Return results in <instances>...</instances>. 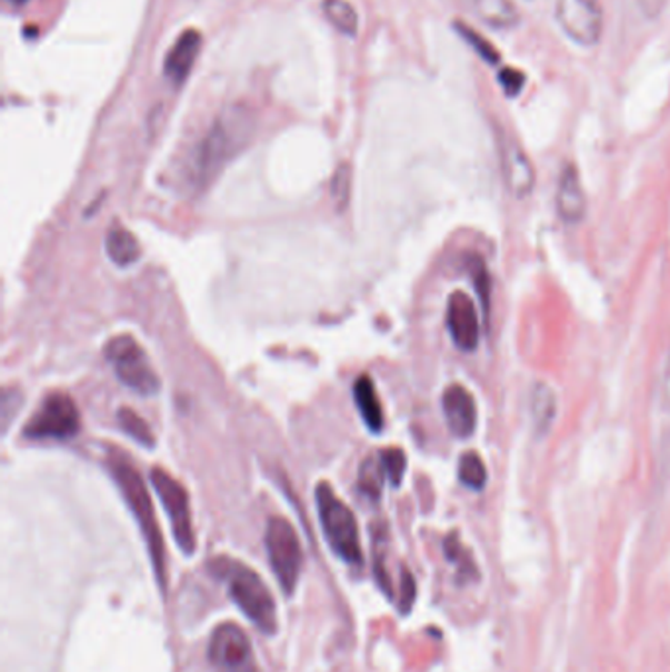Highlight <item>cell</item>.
<instances>
[{"instance_id":"cell-11","label":"cell","mask_w":670,"mask_h":672,"mask_svg":"<svg viewBox=\"0 0 670 672\" xmlns=\"http://www.w3.org/2000/svg\"><path fill=\"white\" fill-rule=\"evenodd\" d=\"M498 153H500L501 175L509 193L516 199H527L533 193L537 173L531 158L523 146L506 132L498 134Z\"/></svg>"},{"instance_id":"cell-17","label":"cell","mask_w":670,"mask_h":672,"mask_svg":"<svg viewBox=\"0 0 670 672\" xmlns=\"http://www.w3.org/2000/svg\"><path fill=\"white\" fill-rule=\"evenodd\" d=\"M472 10L492 30H513L521 24V10L513 0H472Z\"/></svg>"},{"instance_id":"cell-8","label":"cell","mask_w":670,"mask_h":672,"mask_svg":"<svg viewBox=\"0 0 670 672\" xmlns=\"http://www.w3.org/2000/svg\"><path fill=\"white\" fill-rule=\"evenodd\" d=\"M79 431V411L66 393H51L43 400L24 434L34 441H68Z\"/></svg>"},{"instance_id":"cell-20","label":"cell","mask_w":670,"mask_h":672,"mask_svg":"<svg viewBox=\"0 0 670 672\" xmlns=\"http://www.w3.org/2000/svg\"><path fill=\"white\" fill-rule=\"evenodd\" d=\"M323 12L340 34L354 38L358 34V12L347 0H323Z\"/></svg>"},{"instance_id":"cell-30","label":"cell","mask_w":670,"mask_h":672,"mask_svg":"<svg viewBox=\"0 0 670 672\" xmlns=\"http://www.w3.org/2000/svg\"><path fill=\"white\" fill-rule=\"evenodd\" d=\"M7 2H10V4H24L28 0H7Z\"/></svg>"},{"instance_id":"cell-24","label":"cell","mask_w":670,"mask_h":672,"mask_svg":"<svg viewBox=\"0 0 670 672\" xmlns=\"http://www.w3.org/2000/svg\"><path fill=\"white\" fill-rule=\"evenodd\" d=\"M380 464H382L383 472H386V477H388L391 484H401L406 469H408L406 452L401 451V449H396V447L386 449V451L380 452Z\"/></svg>"},{"instance_id":"cell-21","label":"cell","mask_w":670,"mask_h":672,"mask_svg":"<svg viewBox=\"0 0 670 672\" xmlns=\"http://www.w3.org/2000/svg\"><path fill=\"white\" fill-rule=\"evenodd\" d=\"M459 478L468 490H474V492L484 490L486 482H488V470H486L484 460L480 459V454L467 452L460 457Z\"/></svg>"},{"instance_id":"cell-9","label":"cell","mask_w":670,"mask_h":672,"mask_svg":"<svg viewBox=\"0 0 670 672\" xmlns=\"http://www.w3.org/2000/svg\"><path fill=\"white\" fill-rule=\"evenodd\" d=\"M152 484L162 500L163 510L170 518L171 529H173V536L178 541L179 549L186 554L196 553V529L191 521L189 495H187L186 488L162 469L152 470Z\"/></svg>"},{"instance_id":"cell-2","label":"cell","mask_w":670,"mask_h":672,"mask_svg":"<svg viewBox=\"0 0 670 672\" xmlns=\"http://www.w3.org/2000/svg\"><path fill=\"white\" fill-rule=\"evenodd\" d=\"M211 569L219 579L227 580L230 596L248 620L266 635H273L280 625L278 608L270 588L263 584L260 574L248 569L247 564L229 559L212 561Z\"/></svg>"},{"instance_id":"cell-13","label":"cell","mask_w":670,"mask_h":672,"mask_svg":"<svg viewBox=\"0 0 670 672\" xmlns=\"http://www.w3.org/2000/svg\"><path fill=\"white\" fill-rule=\"evenodd\" d=\"M442 413L450 433L459 439L472 437L478 427V408L472 393L459 383L449 385L442 393Z\"/></svg>"},{"instance_id":"cell-27","label":"cell","mask_w":670,"mask_h":672,"mask_svg":"<svg viewBox=\"0 0 670 672\" xmlns=\"http://www.w3.org/2000/svg\"><path fill=\"white\" fill-rule=\"evenodd\" d=\"M667 4L669 0H636L637 10L646 20H657L667 9Z\"/></svg>"},{"instance_id":"cell-7","label":"cell","mask_w":670,"mask_h":672,"mask_svg":"<svg viewBox=\"0 0 670 672\" xmlns=\"http://www.w3.org/2000/svg\"><path fill=\"white\" fill-rule=\"evenodd\" d=\"M554 17L560 30L582 48L602 42L606 12L602 0H557Z\"/></svg>"},{"instance_id":"cell-16","label":"cell","mask_w":670,"mask_h":672,"mask_svg":"<svg viewBox=\"0 0 670 672\" xmlns=\"http://www.w3.org/2000/svg\"><path fill=\"white\" fill-rule=\"evenodd\" d=\"M559 415V398L547 382H534L529 392V421L537 437L551 431Z\"/></svg>"},{"instance_id":"cell-26","label":"cell","mask_w":670,"mask_h":672,"mask_svg":"<svg viewBox=\"0 0 670 672\" xmlns=\"http://www.w3.org/2000/svg\"><path fill=\"white\" fill-rule=\"evenodd\" d=\"M498 79H500L501 89L506 91L508 97H518L527 83L526 73L516 68L501 69L500 73H498Z\"/></svg>"},{"instance_id":"cell-18","label":"cell","mask_w":670,"mask_h":672,"mask_svg":"<svg viewBox=\"0 0 670 672\" xmlns=\"http://www.w3.org/2000/svg\"><path fill=\"white\" fill-rule=\"evenodd\" d=\"M354 401H357L358 411L364 419L366 427L372 433H380L383 429V409L378 400V393L373 390L370 375H360L354 383Z\"/></svg>"},{"instance_id":"cell-10","label":"cell","mask_w":670,"mask_h":672,"mask_svg":"<svg viewBox=\"0 0 670 672\" xmlns=\"http://www.w3.org/2000/svg\"><path fill=\"white\" fill-rule=\"evenodd\" d=\"M209 661L221 672H258L247 631L234 623H222L212 631Z\"/></svg>"},{"instance_id":"cell-1","label":"cell","mask_w":670,"mask_h":672,"mask_svg":"<svg viewBox=\"0 0 670 672\" xmlns=\"http://www.w3.org/2000/svg\"><path fill=\"white\" fill-rule=\"evenodd\" d=\"M252 130V114L242 107H230L219 114L193 158L191 179L197 188H207L221 173L222 168L248 144Z\"/></svg>"},{"instance_id":"cell-6","label":"cell","mask_w":670,"mask_h":672,"mask_svg":"<svg viewBox=\"0 0 670 672\" xmlns=\"http://www.w3.org/2000/svg\"><path fill=\"white\" fill-rule=\"evenodd\" d=\"M266 549L270 556L273 574L281 590L291 596L298 588L303 569V549L293 525L283 518H272L266 528Z\"/></svg>"},{"instance_id":"cell-5","label":"cell","mask_w":670,"mask_h":672,"mask_svg":"<svg viewBox=\"0 0 670 672\" xmlns=\"http://www.w3.org/2000/svg\"><path fill=\"white\" fill-rule=\"evenodd\" d=\"M104 358L120 382L138 395L160 392V378L153 372L144 350L130 334H119L104 347Z\"/></svg>"},{"instance_id":"cell-19","label":"cell","mask_w":670,"mask_h":672,"mask_svg":"<svg viewBox=\"0 0 670 672\" xmlns=\"http://www.w3.org/2000/svg\"><path fill=\"white\" fill-rule=\"evenodd\" d=\"M107 254L119 268L137 264L140 258V244L132 232L114 229L107 237Z\"/></svg>"},{"instance_id":"cell-25","label":"cell","mask_w":670,"mask_h":672,"mask_svg":"<svg viewBox=\"0 0 670 672\" xmlns=\"http://www.w3.org/2000/svg\"><path fill=\"white\" fill-rule=\"evenodd\" d=\"M457 30H459V34L467 40L472 48H474L476 53L486 61V63H492L496 66L498 61H500V53L493 50L492 43L484 40L482 36L476 34L474 30L467 24H457Z\"/></svg>"},{"instance_id":"cell-29","label":"cell","mask_w":670,"mask_h":672,"mask_svg":"<svg viewBox=\"0 0 670 672\" xmlns=\"http://www.w3.org/2000/svg\"><path fill=\"white\" fill-rule=\"evenodd\" d=\"M662 401H664V405L670 411V349L669 357H667V367H664V374H662Z\"/></svg>"},{"instance_id":"cell-12","label":"cell","mask_w":670,"mask_h":672,"mask_svg":"<svg viewBox=\"0 0 670 672\" xmlns=\"http://www.w3.org/2000/svg\"><path fill=\"white\" fill-rule=\"evenodd\" d=\"M447 327L452 342L464 352H472L480 344V317L474 301L462 291H454L447 307Z\"/></svg>"},{"instance_id":"cell-28","label":"cell","mask_w":670,"mask_h":672,"mask_svg":"<svg viewBox=\"0 0 670 672\" xmlns=\"http://www.w3.org/2000/svg\"><path fill=\"white\" fill-rule=\"evenodd\" d=\"M416 600V580L411 576V572L403 571V580H401V610L408 613Z\"/></svg>"},{"instance_id":"cell-4","label":"cell","mask_w":670,"mask_h":672,"mask_svg":"<svg viewBox=\"0 0 670 672\" xmlns=\"http://www.w3.org/2000/svg\"><path fill=\"white\" fill-rule=\"evenodd\" d=\"M319 520L323 528L324 539L340 561L360 566L362 564V546L358 535L357 518L347 503L334 494L331 485L321 482L314 490Z\"/></svg>"},{"instance_id":"cell-14","label":"cell","mask_w":670,"mask_h":672,"mask_svg":"<svg viewBox=\"0 0 670 672\" xmlns=\"http://www.w3.org/2000/svg\"><path fill=\"white\" fill-rule=\"evenodd\" d=\"M201 46H203V36L201 32H197L196 28L186 30L171 46V50L166 56V63H163V73L171 86L179 87L186 83L187 77L196 68Z\"/></svg>"},{"instance_id":"cell-3","label":"cell","mask_w":670,"mask_h":672,"mask_svg":"<svg viewBox=\"0 0 670 672\" xmlns=\"http://www.w3.org/2000/svg\"><path fill=\"white\" fill-rule=\"evenodd\" d=\"M111 470L112 477L119 484L120 492L124 495V500H127L130 510L140 523L142 533H144L146 545H148V551L152 556L158 584L162 586V590H166V546H163L162 533H160L158 521L153 515L152 500L148 495L144 482L127 460L112 459Z\"/></svg>"},{"instance_id":"cell-15","label":"cell","mask_w":670,"mask_h":672,"mask_svg":"<svg viewBox=\"0 0 670 672\" xmlns=\"http://www.w3.org/2000/svg\"><path fill=\"white\" fill-rule=\"evenodd\" d=\"M557 211L567 224H578L584 221L588 213V199L580 181L577 166L567 163L560 171L559 188H557Z\"/></svg>"},{"instance_id":"cell-22","label":"cell","mask_w":670,"mask_h":672,"mask_svg":"<svg viewBox=\"0 0 670 672\" xmlns=\"http://www.w3.org/2000/svg\"><path fill=\"white\" fill-rule=\"evenodd\" d=\"M119 423L120 427H122V431H124L128 437H132L138 444H142L146 449H152L153 444H156L152 429L146 423L144 419L138 418L132 409H120Z\"/></svg>"},{"instance_id":"cell-23","label":"cell","mask_w":670,"mask_h":672,"mask_svg":"<svg viewBox=\"0 0 670 672\" xmlns=\"http://www.w3.org/2000/svg\"><path fill=\"white\" fill-rule=\"evenodd\" d=\"M382 464L380 460L366 459L360 467V490L364 492V495L378 500L380 492H382V480H383Z\"/></svg>"}]
</instances>
